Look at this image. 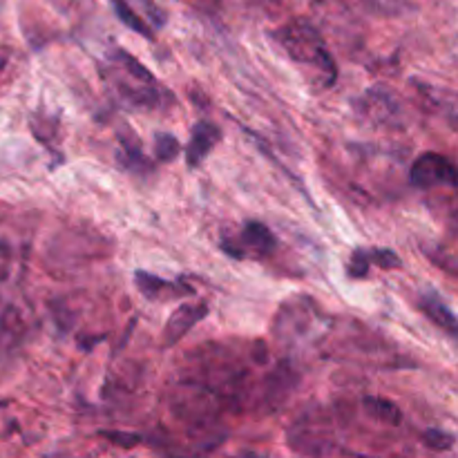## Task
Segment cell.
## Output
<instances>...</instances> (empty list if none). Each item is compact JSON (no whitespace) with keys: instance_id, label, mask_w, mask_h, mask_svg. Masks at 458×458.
<instances>
[{"instance_id":"1","label":"cell","mask_w":458,"mask_h":458,"mask_svg":"<svg viewBox=\"0 0 458 458\" xmlns=\"http://www.w3.org/2000/svg\"><path fill=\"white\" fill-rule=\"evenodd\" d=\"M106 58L107 67H110L107 79H110L116 97L125 106L137 107V110H157L164 103H168L165 98H170V94L161 88L155 74L139 58L125 52L123 47H110Z\"/></svg>"},{"instance_id":"2","label":"cell","mask_w":458,"mask_h":458,"mask_svg":"<svg viewBox=\"0 0 458 458\" xmlns=\"http://www.w3.org/2000/svg\"><path fill=\"white\" fill-rule=\"evenodd\" d=\"M276 40L291 61L316 72L318 83H322L325 88L335 85L338 65H335L334 56H331L329 47H327L320 31L316 30V25H311L304 18H293L276 31Z\"/></svg>"},{"instance_id":"3","label":"cell","mask_w":458,"mask_h":458,"mask_svg":"<svg viewBox=\"0 0 458 458\" xmlns=\"http://www.w3.org/2000/svg\"><path fill=\"white\" fill-rule=\"evenodd\" d=\"M322 318L318 316V304L309 295H293L286 300L276 316V338L286 344H302L313 340Z\"/></svg>"},{"instance_id":"4","label":"cell","mask_w":458,"mask_h":458,"mask_svg":"<svg viewBox=\"0 0 458 458\" xmlns=\"http://www.w3.org/2000/svg\"><path fill=\"white\" fill-rule=\"evenodd\" d=\"M358 116L374 128H401L403 103L401 97L387 85H374L365 89L353 103Z\"/></svg>"},{"instance_id":"5","label":"cell","mask_w":458,"mask_h":458,"mask_svg":"<svg viewBox=\"0 0 458 458\" xmlns=\"http://www.w3.org/2000/svg\"><path fill=\"white\" fill-rule=\"evenodd\" d=\"M410 183L419 191L437 186L456 188V168L441 152H423L410 168Z\"/></svg>"},{"instance_id":"6","label":"cell","mask_w":458,"mask_h":458,"mask_svg":"<svg viewBox=\"0 0 458 458\" xmlns=\"http://www.w3.org/2000/svg\"><path fill=\"white\" fill-rule=\"evenodd\" d=\"M224 250L233 258H268L277 249L271 228L262 222H246L237 240H224Z\"/></svg>"},{"instance_id":"7","label":"cell","mask_w":458,"mask_h":458,"mask_svg":"<svg viewBox=\"0 0 458 458\" xmlns=\"http://www.w3.org/2000/svg\"><path fill=\"white\" fill-rule=\"evenodd\" d=\"M134 286L148 302H165V300L192 295V291H195L183 277L170 282L148 271H134Z\"/></svg>"},{"instance_id":"8","label":"cell","mask_w":458,"mask_h":458,"mask_svg":"<svg viewBox=\"0 0 458 458\" xmlns=\"http://www.w3.org/2000/svg\"><path fill=\"white\" fill-rule=\"evenodd\" d=\"M224 132L213 121H197L191 128V139L186 146V165L188 168H199L210 152L222 143Z\"/></svg>"},{"instance_id":"9","label":"cell","mask_w":458,"mask_h":458,"mask_svg":"<svg viewBox=\"0 0 458 458\" xmlns=\"http://www.w3.org/2000/svg\"><path fill=\"white\" fill-rule=\"evenodd\" d=\"M208 316V304L206 302H186L168 318L164 327V344L165 347H174L182 343L201 320Z\"/></svg>"},{"instance_id":"10","label":"cell","mask_w":458,"mask_h":458,"mask_svg":"<svg viewBox=\"0 0 458 458\" xmlns=\"http://www.w3.org/2000/svg\"><path fill=\"white\" fill-rule=\"evenodd\" d=\"M27 335L25 318L16 307H7L0 313V362L9 360L22 347Z\"/></svg>"},{"instance_id":"11","label":"cell","mask_w":458,"mask_h":458,"mask_svg":"<svg viewBox=\"0 0 458 458\" xmlns=\"http://www.w3.org/2000/svg\"><path fill=\"white\" fill-rule=\"evenodd\" d=\"M419 302L420 309L425 311V316L434 322L437 327H441L443 331H447L450 335L458 334V320H456V313L450 304L445 302L441 293L437 289H423L419 295Z\"/></svg>"},{"instance_id":"12","label":"cell","mask_w":458,"mask_h":458,"mask_svg":"<svg viewBox=\"0 0 458 458\" xmlns=\"http://www.w3.org/2000/svg\"><path fill=\"white\" fill-rule=\"evenodd\" d=\"M295 385H298V374L289 362H282L268 374L267 383H264V401L271 405H280L293 392Z\"/></svg>"},{"instance_id":"13","label":"cell","mask_w":458,"mask_h":458,"mask_svg":"<svg viewBox=\"0 0 458 458\" xmlns=\"http://www.w3.org/2000/svg\"><path fill=\"white\" fill-rule=\"evenodd\" d=\"M121 148L116 152V161L123 165L125 170L134 174H150L152 173V161L143 155L141 143L132 137V134H123L119 139Z\"/></svg>"},{"instance_id":"14","label":"cell","mask_w":458,"mask_h":458,"mask_svg":"<svg viewBox=\"0 0 458 458\" xmlns=\"http://www.w3.org/2000/svg\"><path fill=\"white\" fill-rule=\"evenodd\" d=\"M362 410H365V414L369 416V419L378 420V423H385V425H401L403 420L401 407H398L394 401H387V398H380V396L362 398Z\"/></svg>"},{"instance_id":"15","label":"cell","mask_w":458,"mask_h":458,"mask_svg":"<svg viewBox=\"0 0 458 458\" xmlns=\"http://www.w3.org/2000/svg\"><path fill=\"white\" fill-rule=\"evenodd\" d=\"M112 9H114L116 18H119L125 27H130L132 31H137V34L143 36V38H150V40L155 38V31H152V27L143 21L141 13H139L137 9L128 3V0H112Z\"/></svg>"},{"instance_id":"16","label":"cell","mask_w":458,"mask_h":458,"mask_svg":"<svg viewBox=\"0 0 458 458\" xmlns=\"http://www.w3.org/2000/svg\"><path fill=\"white\" fill-rule=\"evenodd\" d=\"M179 146L177 137L173 132H155V159L161 164H170V161L177 159Z\"/></svg>"},{"instance_id":"17","label":"cell","mask_w":458,"mask_h":458,"mask_svg":"<svg viewBox=\"0 0 458 458\" xmlns=\"http://www.w3.org/2000/svg\"><path fill=\"white\" fill-rule=\"evenodd\" d=\"M420 441H423V445L432 452H450L452 447L456 445L454 434L445 432V429H437V428L425 429Z\"/></svg>"},{"instance_id":"18","label":"cell","mask_w":458,"mask_h":458,"mask_svg":"<svg viewBox=\"0 0 458 458\" xmlns=\"http://www.w3.org/2000/svg\"><path fill=\"white\" fill-rule=\"evenodd\" d=\"M369 267H371V259L367 249H356L352 253V259H349V267H347V276L353 277V280H362V277L369 276Z\"/></svg>"},{"instance_id":"19","label":"cell","mask_w":458,"mask_h":458,"mask_svg":"<svg viewBox=\"0 0 458 458\" xmlns=\"http://www.w3.org/2000/svg\"><path fill=\"white\" fill-rule=\"evenodd\" d=\"M98 437L106 438L107 443H112V445L121 447V450H132V447H137L139 443H141V437L134 432H116V429H101L98 432Z\"/></svg>"},{"instance_id":"20","label":"cell","mask_w":458,"mask_h":458,"mask_svg":"<svg viewBox=\"0 0 458 458\" xmlns=\"http://www.w3.org/2000/svg\"><path fill=\"white\" fill-rule=\"evenodd\" d=\"M367 253H369L371 264L385 268V271H392V268L403 267L401 258H398L392 249H367Z\"/></svg>"},{"instance_id":"21","label":"cell","mask_w":458,"mask_h":458,"mask_svg":"<svg viewBox=\"0 0 458 458\" xmlns=\"http://www.w3.org/2000/svg\"><path fill=\"white\" fill-rule=\"evenodd\" d=\"M9 268H12V246L4 240H0V289L7 282Z\"/></svg>"},{"instance_id":"22","label":"cell","mask_w":458,"mask_h":458,"mask_svg":"<svg viewBox=\"0 0 458 458\" xmlns=\"http://www.w3.org/2000/svg\"><path fill=\"white\" fill-rule=\"evenodd\" d=\"M49 4H52V7H56L58 12H70L72 7H74V0H47Z\"/></svg>"},{"instance_id":"23","label":"cell","mask_w":458,"mask_h":458,"mask_svg":"<svg viewBox=\"0 0 458 458\" xmlns=\"http://www.w3.org/2000/svg\"><path fill=\"white\" fill-rule=\"evenodd\" d=\"M4 65H7V54L0 52V72L4 70Z\"/></svg>"}]
</instances>
